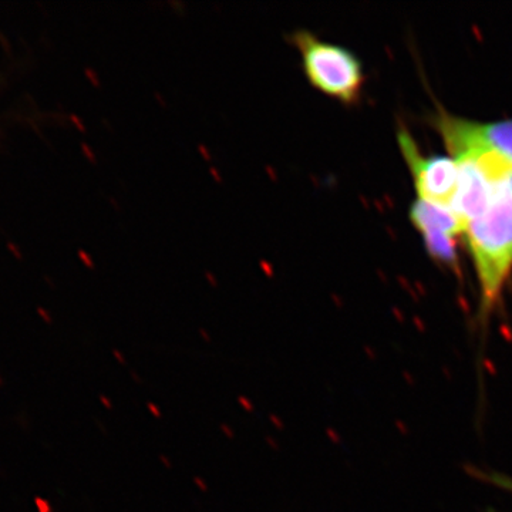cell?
Wrapping results in <instances>:
<instances>
[{
    "label": "cell",
    "instance_id": "cell-11",
    "mask_svg": "<svg viewBox=\"0 0 512 512\" xmlns=\"http://www.w3.org/2000/svg\"><path fill=\"white\" fill-rule=\"evenodd\" d=\"M265 444H266V446L271 448V450H274V451H278L279 448H281V446H279V441L276 440L275 437H272V436L265 437Z\"/></svg>",
    "mask_w": 512,
    "mask_h": 512
},
{
    "label": "cell",
    "instance_id": "cell-7",
    "mask_svg": "<svg viewBox=\"0 0 512 512\" xmlns=\"http://www.w3.org/2000/svg\"><path fill=\"white\" fill-rule=\"evenodd\" d=\"M269 423L274 426V429L276 430H284L285 429V421L282 419L281 416H278V414L271 413L269 414Z\"/></svg>",
    "mask_w": 512,
    "mask_h": 512
},
{
    "label": "cell",
    "instance_id": "cell-9",
    "mask_svg": "<svg viewBox=\"0 0 512 512\" xmlns=\"http://www.w3.org/2000/svg\"><path fill=\"white\" fill-rule=\"evenodd\" d=\"M147 410L148 413H150L151 416L156 417V419H161V417H163V412H161L160 407H158L156 403L148 402Z\"/></svg>",
    "mask_w": 512,
    "mask_h": 512
},
{
    "label": "cell",
    "instance_id": "cell-4",
    "mask_svg": "<svg viewBox=\"0 0 512 512\" xmlns=\"http://www.w3.org/2000/svg\"><path fill=\"white\" fill-rule=\"evenodd\" d=\"M431 124L439 131L450 154L467 146H483L497 151L512 163V119L470 120L439 107L431 116Z\"/></svg>",
    "mask_w": 512,
    "mask_h": 512
},
{
    "label": "cell",
    "instance_id": "cell-5",
    "mask_svg": "<svg viewBox=\"0 0 512 512\" xmlns=\"http://www.w3.org/2000/svg\"><path fill=\"white\" fill-rule=\"evenodd\" d=\"M409 215L433 261L460 272L457 238L463 234V228L456 214L450 208L417 198Z\"/></svg>",
    "mask_w": 512,
    "mask_h": 512
},
{
    "label": "cell",
    "instance_id": "cell-1",
    "mask_svg": "<svg viewBox=\"0 0 512 512\" xmlns=\"http://www.w3.org/2000/svg\"><path fill=\"white\" fill-rule=\"evenodd\" d=\"M480 284L481 311L490 313L512 274V173L498 181L484 210L463 229Z\"/></svg>",
    "mask_w": 512,
    "mask_h": 512
},
{
    "label": "cell",
    "instance_id": "cell-8",
    "mask_svg": "<svg viewBox=\"0 0 512 512\" xmlns=\"http://www.w3.org/2000/svg\"><path fill=\"white\" fill-rule=\"evenodd\" d=\"M192 481H194L195 487H197L201 493H207V491L210 490V487H208V483L205 481V478L197 476L192 478Z\"/></svg>",
    "mask_w": 512,
    "mask_h": 512
},
{
    "label": "cell",
    "instance_id": "cell-15",
    "mask_svg": "<svg viewBox=\"0 0 512 512\" xmlns=\"http://www.w3.org/2000/svg\"><path fill=\"white\" fill-rule=\"evenodd\" d=\"M131 377H133L134 382L141 384V377L136 372H131Z\"/></svg>",
    "mask_w": 512,
    "mask_h": 512
},
{
    "label": "cell",
    "instance_id": "cell-13",
    "mask_svg": "<svg viewBox=\"0 0 512 512\" xmlns=\"http://www.w3.org/2000/svg\"><path fill=\"white\" fill-rule=\"evenodd\" d=\"M113 357H114V359L117 360V363H120V365H126V363H127L126 356H124V353L120 352V350L114 349Z\"/></svg>",
    "mask_w": 512,
    "mask_h": 512
},
{
    "label": "cell",
    "instance_id": "cell-14",
    "mask_svg": "<svg viewBox=\"0 0 512 512\" xmlns=\"http://www.w3.org/2000/svg\"><path fill=\"white\" fill-rule=\"evenodd\" d=\"M100 402L103 404L104 407H106L107 410L113 409V402L109 399V397L101 396Z\"/></svg>",
    "mask_w": 512,
    "mask_h": 512
},
{
    "label": "cell",
    "instance_id": "cell-12",
    "mask_svg": "<svg viewBox=\"0 0 512 512\" xmlns=\"http://www.w3.org/2000/svg\"><path fill=\"white\" fill-rule=\"evenodd\" d=\"M158 460H160V463L163 464V467L167 468V470H171V468H173V461H171L170 457L165 456V454H160V456H158Z\"/></svg>",
    "mask_w": 512,
    "mask_h": 512
},
{
    "label": "cell",
    "instance_id": "cell-16",
    "mask_svg": "<svg viewBox=\"0 0 512 512\" xmlns=\"http://www.w3.org/2000/svg\"><path fill=\"white\" fill-rule=\"evenodd\" d=\"M202 338L207 340V342H210V336H208L207 333L202 332Z\"/></svg>",
    "mask_w": 512,
    "mask_h": 512
},
{
    "label": "cell",
    "instance_id": "cell-10",
    "mask_svg": "<svg viewBox=\"0 0 512 512\" xmlns=\"http://www.w3.org/2000/svg\"><path fill=\"white\" fill-rule=\"evenodd\" d=\"M220 431L224 434V437H227L228 440L235 439V430L232 429V426H229L228 423H222L220 426Z\"/></svg>",
    "mask_w": 512,
    "mask_h": 512
},
{
    "label": "cell",
    "instance_id": "cell-6",
    "mask_svg": "<svg viewBox=\"0 0 512 512\" xmlns=\"http://www.w3.org/2000/svg\"><path fill=\"white\" fill-rule=\"evenodd\" d=\"M237 402L239 406H241V409L244 410V412L247 413H254L255 412V404L252 402L251 399L247 396H238Z\"/></svg>",
    "mask_w": 512,
    "mask_h": 512
},
{
    "label": "cell",
    "instance_id": "cell-2",
    "mask_svg": "<svg viewBox=\"0 0 512 512\" xmlns=\"http://www.w3.org/2000/svg\"><path fill=\"white\" fill-rule=\"evenodd\" d=\"M286 39L298 50L303 73L316 90L346 106L360 100L365 72L352 50L326 42L309 29L293 30Z\"/></svg>",
    "mask_w": 512,
    "mask_h": 512
},
{
    "label": "cell",
    "instance_id": "cell-3",
    "mask_svg": "<svg viewBox=\"0 0 512 512\" xmlns=\"http://www.w3.org/2000/svg\"><path fill=\"white\" fill-rule=\"evenodd\" d=\"M397 143L409 165L420 200L451 210L460 184V164L456 158L424 156L412 133L403 126L397 131Z\"/></svg>",
    "mask_w": 512,
    "mask_h": 512
}]
</instances>
